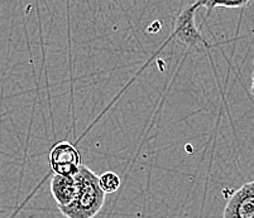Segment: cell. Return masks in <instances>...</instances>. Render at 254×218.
<instances>
[{"instance_id":"obj_5","label":"cell","mask_w":254,"mask_h":218,"mask_svg":"<svg viewBox=\"0 0 254 218\" xmlns=\"http://www.w3.org/2000/svg\"><path fill=\"white\" fill-rule=\"evenodd\" d=\"M78 185L73 176L55 174L51 179V193L56 201L57 207H66L72 203L77 194Z\"/></svg>"},{"instance_id":"obj_3","label":"cell","mask_w":254,"mask_h":218,"mask_svg":"<svg viewBox=\"0 0 254 218\" xmlns=\"http://www.w3.org/2000/svg\"><path fill=\"white\" fill-rule=\"evenodd\" d=\"M81 165L77 149L67 141L57 143L50 151V167L55 174L73 176Z\"/></svg>"},{"instance_id":"obj_6","label":"cell","mask_w":254,"mask_h":218,"mask_svg":"<svg viewBox=\"0 0 254 218\" xmlns=\"http://www.w3.org/2000/svg\"><path fill=\"white\" fill-rule=\"evenodd\" d=\"M252 3V0H196L195 4L197 8L202 6L210 11L216 8H228V9H240L246 8Z\"/></svg>"},{"instance_id":"obj_7","label":"cell","mask_w":254,"mask_h":218,"mask_svg":"<svg viewBox=\"0 0 254 218\" xmlns=\"http://www.w3.org/2000/svg\"><path fill=\"white\" fill-rule=\"evenodd\" d=\"M99 185L104 193H115L120 187V178L114 172H105L99 176Z\"/></svg>"},{"instance_id":"obj_2","label":"cell","mask_w":254,"mask_h":218,"mask_svg":"<svg viewBox=\"0 0 254 218\" xmlns=\"http://www.w3.org/2000/svg\"><path fill=\"white\" fill-rule=\"evenodd\" d=\"M197 9L195 3L185 8L175 20V28L171 34V38H176L189 50H198L201 45L210 48V44L196 25L195 14Z\"/></svg>"},{"instance_id":"obj_4","label":"cell","mask_w":254,"mask_h":218,"mask_svg":"<svg viewBox=\"0 0 254 218\" xmlns=\"http://www.w3.org/2000/svg\"><path fill=\"white\" fill-rule=\"evenodd\" d=\"M223 218H254V180L244 183L230 196Z\"/></svg>"},{"instance_id":"obj_8","label":"cell","mask_w":254,"mask_h":218,"mask_svg":"<svg viewBox=\"0 0 254 218\" xmlns=\"http://www.w3.org/2000/svg\"><path fill=\"white\" fill-rule=\"evenodd\" d=\"M251 92H252V95L254 96V70H253V73H252V86H251Z\"/></svg>"},{"instance_id":"obj_1","label":"cell","mask_w":254,"mask_h":218,"mask_svg":"<svg viewBox=\"0 0 254 218\" xmlns=\"http://www.w3.org/2000/svg\"><path fill=\"white\" fill-rule=\"evenodd\" d=\"M73 178L78 185L76 198L66 207H60V212L66 218H94L105 203V193L99 185V176L81 164Z\"/></svg>"}]
</instances>
